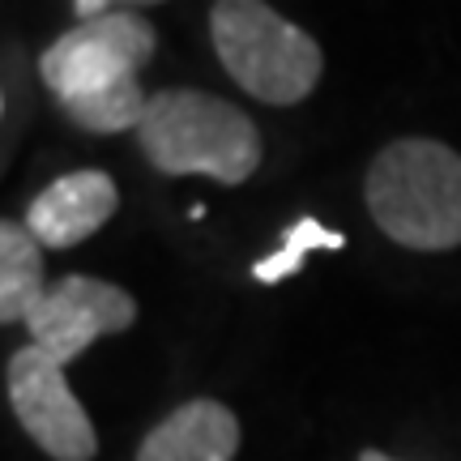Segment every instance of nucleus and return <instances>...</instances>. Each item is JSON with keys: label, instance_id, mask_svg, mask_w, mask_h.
<instances>
[{"label": "nucleus", "instance_id": "obj_12", "mask_svg": "<svg viewBox=\"0 0 461 461\" xmlns=\"http://www.w3.org/2000/svg\"><path fill=\"white\" fill-rule=\"evenodd\" d=\"M73 5H77V17H82V22L112 14V0H73Z\"/></svg>", "mask_w": 461, "mask_h": 461}, {"label": "nucleus", "instance_id": "obj_1", "mask_svg": "<svg viewBox=\"0 0 461 461\" xmlns=\"http://www.w3.org/2000/svg\"><path fill=\"white\" fill-rule=\"evenodd\" d=\"M367 214L393 244L414 252L461 248V154L436 137H397L363 180Z\"/></svg>", "mask_w": 461, "mask_h": 461}, {"label": "nucleus", "instance_id": "obj_11", "mask_svg": "<svg viewBox=\"0 0 461 461\" xmlns=\"http://www.w3.org/2000/svg\"><path fill=\"white\" fill-rule=\"evenodd\" d=\"M282 240H286V244H282L274 257L257 261V269H252L257 282H282L286 274H295L299 261H303V252H312V248H342V235H338V230H325L316 218H299Z\"/></svg>", "mask_w": 461, "mask_h": 461}, {"label": "nucleus", "instance_id": "obj_2", "mask_svg": "<svg viewBox=\"0 0 461 461\" xmlns=\"http://www.w3.org/2000/svg\"><path fill=\"white\" fill-rule=\"evenodd\" d=\"M141 154L163 176H210V180L244 184L261 167V132L252 115L235 103L205 90H154L146 120L137 129Z\"/></svg>", "mask_w": 461, "mask_h": 461}, {"label": "nucleus", "instance_id": "obj_7", "mask_svg": "<svg viewBox=\"0 0 461 461\" xmlns=\"http://www.w3.org/2000/svg\"><path fill=\"white\" fill-rule=\"evenodd\" d=\"M120 210V188L107 171H68L60 180H51L26 210V227L43 248H73L90 240L95 230H103L112 222V214Z\"/></svg>", "mask_w": 461, "mask_h": 461}, {"label": "nucleus", "instance_id": "obj_6", "mask_svg": "<svg viewBox=\"0 0 461 461\" xmlns=\"http://www.w3.org/2000/svg\"><path fill=\"white\" fill-rule=\"evenodd\" d=\"M132 321H137V299L124 286L90 274H65L51 282L39 308L26 316V333L39 350H48L51 359L68 367L99 338L132 330Z\"/></svg>", "mask_w": 461, "mask_h": 461}, {"label": "nucleus", "instance_id": "obj_3", "mask_svg": "<svg viewBox=\"0 0 461 461\" xmlns=\"http://www.w3.org/2000/svg\"><path fill=\"white\" fill-rule=\"evenodd\" d=\"M210 39L230 82L269 107H295L316 90L325 51L265 0H214Z\"/></svg>", "mask_w": 461, "mask_h": 461}, {"label": "nucleus", "instance_id": "obj_13", "mask_svg": "<svg viewBox=\"0 0 461 461\" xmlns=\"http://www.w3.org/2000/svg\"><path fill=\"white\" fill-rule=\"evenodd\" d=\"M359 461H397V457H389V453H380V448H363Z\"/></svg>", "mask_w": 461, "mask_h": 461}, {"label": "nucleus", "instance_id": "obj_4", "mask_svg": "<svg viewBox=\"0 0 461 461\" xmlns=\"http://www.w3.org/2000/svg\"><path fill=\"white\" fill-rule=\"evenodd\" d=\"M154 51H158V31L146 17L137 9H112L60 34L39 56V77L56 95V103H73L137 82V73L154 60Z\"/></svg>", "mask_w": 461, "mask_h": 461}, {"label": "nucleus", "instance_id": "obj_10", "mask_svg": "<svg viewBox=\"0 0 461 461\" xmlns=\"http://www.w3.org/2000/svg\"><path fill=\"white\" fill-rule=\"evenodd\" d=\"M149 95L141 90V82H124L103 95H86V99L60 103V112L86 132H137L146 120Z\"/></svg>", "mask_w": 461, "mask_h": 461}, {"label": "nucleus", "instance_id": "obj_14", "mask_svg": "<svg viewBox=\"0 0 461 461\" xmlns=\"http://www.w3.org/2000/svg\"><path fill=\"white\" fill-rule=\"evenodd\" d=\"M124 9H149V5H163V0H120Z\"/></svg>", "mask_w": 461, "mask_h": 461}, {"label": "nucleus", "instance_id": "obj_9", "mask_svg": "<svg viewBox=\"0 0 461 461\" xmlns=\"http://www.w3.org/2000/svg\"><path fill=\"white\" fill-rule=\"evenodd\" d=\"M48 295L43 278V244L31 235L26 222L5 218L0 222V321L5 325H26V316Z\"/></svg>", "mask_w": 461, "mask_h": 461}, {"label": "nucleus", "instance_id": "obj_8", "mask_svg": "<svg viewBox=\"0 0 461 461\" xmlns=\"http://www.w3.org/2000/svg\"><path fill=\"white\" fill-rule=\"evenodd\" d=\"M240 419L214 397H193L146 431L137 461H235Z\"/></svg>", "mask_w": 461, "mask_h": 461}, {"label": "nucleus", "instance_id": "obj_5", "mask_svg": "<svg viewBox=\"0 0 461 461\" xmlns=\"http://www.w3.org/2000/svg\"><path fill=\"white\" fill-rule=\"evenodd\" d=\"M5 393H9V411L17 414L22 431L51 461L99 457V431L73 393L65 363H56L48 350H39L34 342L17 346L5 363Z\"/></svg>", "mask_w": 461, "mask_h": 461}]
</instances>
